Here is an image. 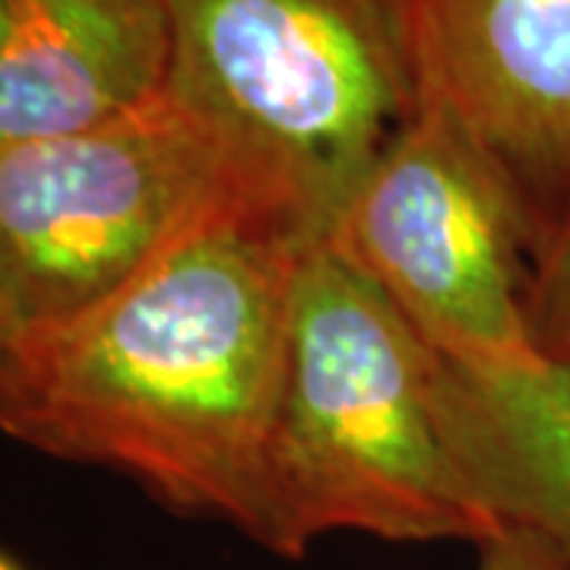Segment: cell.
I'll use <instances>...</instances> for the list:
<instances>
[{
	"label": "cell",
	"mask_w": 570,
	"mask_h": 570,
	"mask_svg": "<svg viewBox=\"0 0 570 570\" xmlns=\"http://www.w3.org/2000/svg\"><path fill=\"white\" fill-rule=\"evenodd\" d=\"M415 108L472 142L532 261L570 223V0H393Z\"/></svg>",
	"instance_id": "obj_6"
},
{
	"label": "cell",
	"mask_w": 570,
	"mask_h": 570,
	"mask_svg": "<svg viewBox=\"0 0 570 570\" xmlns=\"http://www.w3.org/2000/svg\"><path fill=\"white\" fill-rule=\"evenodd\" d=\"M165 89L317 242L415 111L393 0H171Z\"/></svg>",
	"instance_id": "obj_3"
},
{
	"label": "cell",
	"mask_w": 570,
	"mask_h": 570,
	"mask_svg": "<svg viewBox=\"0 0 570 570\" xmlns=\"http://www.w3.org/2000/svg\"><path fill=\"white\" fill-rule=\"evenodd\" d=\"M242 190L254 194L223 142L168 89L89 130L0 142V283L26 340L102 305Z\"/></svg>",
	"instance_id": "obj_4"
},
{
	"label": "cell",
	"mask_w": 570,
	"mask_h": 570,
	"mask_svg": "<svg viewBox=\"0 0 570 570\" xmlns=\"http://www.w3.org/2000/svg\"><path fill=\"white\" fill-rule=\"evenodd\" d=\"M527 321L535 352L570 374V223L532 261Z\"/></svg>",
	"instance_id": "obj_9"
},
{
	"label": "cell",
	"mask_w": 570,
	"mask_h": 570,
	"mask_svg": "<svg viewBox=\"0 0 570 570\" xmlns=\"http://www.w3.org/2000/svg\"><path fill=\"white\" fill-rule=\"evenodd\" d=\"M269 494L279 558H305L330 532L479 546L501 530L438 428L431 348L326 242L295 276Z\"/></svg>",
	"instance_id": "obj_2"
},
{
	"label": "cell",
	"mask_w": 570,
	"mask_h": 570,
	"mask_svg": "<svg viewBox=\"0 0 570 570\" xmlns=\"http://www.w3.org/2000/svg\"><path fill=\"white\" fill-rule=\"evenodd\" d=\"M22 348H26V326L10 302L7 288L0 283V403L7 400V393L20 377Z\"/></svg>",
	"instance_id": "obj_11"
},
{
	"label": "cell",
	"mask_w": 570,
	"mask_h": 570,
	"mask_svg": "<svg viewBox=\"0 0 570 570\" xmlns=\"http://www.w3.org/2000/svg\"><path fill=\"white\" fill-rule=\"evenodd\" d=\"M0 570H20V564H17L13 558H7V554H0Z\"/></svg>",
	"instance_id": "obj_13"
},
{
	"label": "cell",
	"mask_w": 570,
	"mask_h": 570,
	"mask_svg": "<svg viewBox=\"0 0 570 570\" xmlns=\"http://www.w3.org/2000/svg\"><path fill=\"white\" fill-rule=\"evenodd\" d=\"M7 7H3V0H0V45H3V39H7Z\"/></svg>",
	"instance_id": "obj_12"
},
{
	"label": "cell",
	"mask_w": 570,
	"mask_h": 570,
	"mask_svg": "<svg viewBox=\"0 0 570 570\" xmlns=\"http://www.w3.org/2000/svg\"><path fill=\"white\" fill-rule=\"evenodd\" d=\"M0 142L61 137L156 99L171 0H3Z\"/></svg>",
	"instance_id": "obj_7"
},
{
	"label": "cell",
	"mask_w": 570,
	"mask_h": 570,
	"mask_svg": "<svg viewBox=\"0 0 570 570\" xmlns=\"http://www.w3.org/2000/svg\"><path fill=\"white\" fill-rule=\"evenodd\" d=\"M475 570H570L558 554L546 549L535 535L513 527H501L482 539Z\"/></svg>",
	"instance_id": "obj_10"
},
{
	"label": "cell",
	"mask_w": 570,
	"mask_h": 570,
	"mask_svg": "<svg viewBox=\"0 0 570 570\" xmlns=\"http://www.w3.org/2000/svg\"><path fill=\"white\" fill-rule=\"evenodd\" d=\"M326 245L362 269L431 352L466 367L546 362L530 336L532 247L508 187L441 115L415 108Z\"/></svg>",
	"instance_id": "obj_5"
},
{
	"label": "cell",
	"mask_w": 570,
	"mask_h": 570,
	"mask_svg": "<svg viewBox=\"0 0 570 570\" xmlns=\"http://www.w3.org/2000/svg\"><path fill=\"white\" fill-rule=\"evenodd\" d=\"M431 396L475 504L570 568V374L549 362L466 367L431 352Z\"/></svg>",
	"instance_id": "obj_8"
},
{
	"label": "cell",
	"mask_w": 570,
	"mask_h": 570,
	"mask_svg": "<svg viewBox=\"0 0 570 570\" xmlns=\"http://www.w3.org/2000/svg\"><path fill=\"white\" fill-rule=\"evenodd\" d=\"M314 245L283 206L225 197L102 305L26 340L0 431L115 469L163 508L269 551V441L295 276Z\"/></svg>",
	"instance_id": "obj_1"
}]
</instances>
